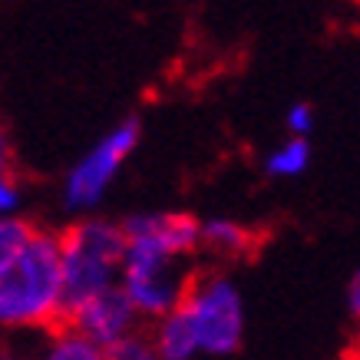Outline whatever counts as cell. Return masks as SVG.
<instances>
[{
    "label": "cell",
    "instance_id": "3",
    "mask_svg": "<svg viewBox=\"0 0 360 360\" xmlns=\"http://www.w3.org/2000/svg\"><path fill=\"white\" fill-rule=\"evenodd\" d=\"M188 321L195 328L198 350L235 354L245 338V304L238 288L225 274H192L182 297Z\"/></svg>",
    "mask_w": 360,
    "mask_h": 360
},
{
    "label": "cell",
    "instance_id": "18",
    "mask_svg": "<svg viewBox=\"0 0 360 360\" xmlns=\"http://www.w3.org/2000/svg\"><path fill=\"white\" fill-rule=\"evenodd\" d=\"M357 4H360V0H357Z\"/></svg>",
    "mask_w": 360,
    "mask_h": 360
},
{
    "label": "cell",
    "instance_id": "2",
    "mask_svg": "<svg viewBox=\"0 0 360 360\" xmlns=\"http://www.w3.org/2000/svg\"><path fill=\"white\" fill-rule=\"evenodd\" d=\"M126 235L120 225L86 219L60 235V274H63V304L60 324H66L93 297L120 288Z\"/></svg>",
    "mask_w": 360,
    "mask_h": 360
},
{
    "label": "cell",
    "instance_id": "10",
    "mask_svg": "<svg viewBox=\"0 0 360 360\" xmlns=\"http://www.w3.org/2000/svg\"><path fill=\"white\" fill-rule=\"evenodd\" d=\"M33 225L23 219H0V268L4 264H11L23 248H27V241L33 238Z\"/></svg>",
    "mask_w": 360,
    "mask_h": 360
},
{
    "label": "cell",
    "instance_id": "1",
    "mask_svg": "<svg viewBox=\"0 0 360 360\" xmlns=\"http://www.w3.org/2000/svg\"><path fill=\"white\" fill-rule=\"evenodd\" d=\"M60 238L37 229L27 248L0 268V328H44L60 321Z\"/></svg>",
    "mask_w": 360,
    "mask_h": 360
},
{
    "label": "cell",
    "instance_id": "9",
    "mask_svg": "<svg viewBox=\"0 0 360 360\" xmlns=\"http://www.w3.org/2000/svg\"><path fill=\"white\" fill-rule=\"evenodd\" d=\"M44 360H103V347H96L93 340H86L77 330L63 328L53 338V344L46 347Z\"/></svg>",
    "mask_w": 360,
    "mask_h": 360
},
{
    "label": "cell",
    "instance_id": "4",
    "mask_svg": "<svg viewBox=\"0 0 360 360\" xmlns=\"http://www.w3.org/2000/svg\"><path fill=\"white\" fill-rule=\"evenodd\" d=\"M136 142H139V122L136 120H126L120 129H112L106 139L93 146L77 165H73V172L66 179V205L70 208H89L96 205L106 186L112 182V175L120 172V165L126 162V155L136 149Z\"/></svg>",
    "mask_w": 360,
    "mask_h": 360
},
{
    "label": "cell",
    "instance_id": "8",
    "mask_svg": "<svg viewBox=\"0 0 360 360\" xmlns=\"http://www.w3.org/2000/svg\"><path fill=\"white\" fill-rule=\"evenodd\" d=\"M202 245L219 258H248L258 251L262 241H258L255 229H245V225L229 219H215L202 225Z\"/></svg>",
    "mask_w": 360,
    "mask_h": 360
},
{
    "label": "cell",
    "instance_id": "12",
    "mask_svg": "<svg viewBox=\"0 0 360 360\" xmlns=\"http://www.w3.org/2000/svg\"><path fill=\"white\" fill-rule=\"evenodd\" d=\"M103 360H159V354H155L153 338H146V334L136 330L129 338H122L120 344L103 350Z\"/></svg>",
    "mask_w": 360,
    "mask_h": 360
},
{
    "label": "cell",
    "instance_id": "11",
    "mask_svg": "<svg viewBox=\"0 0 360 360\" xmlns=\"http://www.w3.org/2000/svg\"><path fill=\"white\" fill-rule=\"evenodd\" d=\"M311 159V146L304 139H291L288 146H281L278 153H271L268 159V172L271 175H297Z\"/></svg>",
    "mask_w": 360,
    "mask_h": 360
},
{
    "label": "cell",
    "instance_id": "16",
    "mask_svg": "<svg viewBox=\"0 0 360 360\" xmlns=\"http://www.w3.org/2000/svg\"><path fill=\"white\" fill-rule=\"evenodd\" d=\"M7 162H11V146H7V136L0 129V172L7 169Z\"/></svg>",
    "mask_w": 360,
    "mask_h": 360
},
{
    "label": "cell",
    "instance_id": "17",
    "mask_svg": "<svg viewBox=\"0 0 360 360\" xmlns=\"http://www.w3.org/2000/svg\"><path fill=\"white\" fill-rule=\"evenodd\" d=\"M0 360H17V357H11V354H0Z\"/></svg>",
    "mask_w": 360,
    "mask_h": 360
},
{
    "label": "cell",
    "instance_id": "6",
    "mask_svg": "<svg viewBox=\"0 0 360 360\" xmlns=\"http://www.w3.org/2000/svg\"><path fill=\"white\" fill-rule=\"evenodd\" d=\"M126 241H146L169 258H186L202 245V221L192 215H132L120 225Z\"/></svg>",
    "mask_w": 360,
    "mask_h": 360
},
{
    "label": "cell",
    "instance_id": "5",
    "mask_svg": "<svg viewBox=\"0 0 360 360\" xmlns=\"http://www.w3.org/2000/svg\"><path fill=\"white\" fill-rule=\"evenodd\" d=\"M136 321H139V314L129 304V297L122 295V288H110L106 295L93 297L79 307L77 314L66 321V328L106 350L112 344H120L122 338L136 334Z\"/></svg>",
    "mask_w": 360,
    "mask_h": 360
},
{
    "label": "cell",
    "instance_id": "7",
    "mask_svg": "<svg viewBox=\"0 0 360 360\" xmlns=\"http://www.w3.org/2000/svg\"><path fill=\"white\" fill-rule=\"evenodd\" d=\"M153 344H155V354L159 360H192L198 354V338H195V328L188 321L186 307L179 304L172 314H165L159 324H155V334H153Z\"/></svg>",
    "mask_w": 360,
    "mask_h": 360
},
{
    "label": "cell",
    "instance_id": "15",
    "mask_svg": "<svg viewBox=\"0 0 360 360\" xmlns=\"http://www.w3.org/2000/svg\"><path fill=\"white\" fill-rule=\"evenodd\" d=\"M347 307H350V314L360 321V271L354 274L347 284Z\"/></svg>",
    "mask_w": 360,
    "mask_h": 360
},
{
    "label": "cell",
    "instance_id": "13",
    "mask_svg": "<svg viewBox=\"0 0 360 360\" xmlns=\"http://www.w3.org/2000/svg\"><path fill=\"white\" fill-rule=\"evenodd\" d=\"M20 205V188L7 172H0V219H11Z\"/></svg>",
    "mask_w": 360,
    "mask_h": 360
},
{
    "label": "cell",
    "instance_id": "14",
    "mask_svg": "<svg viewBox=\"0 0 360 360\" xmlns=\"http://www.w3.org/2000/svg\"><path fill=\"white\" fill-rule=\"evenodd\" d=\"M311 122H314V112H311V106L307 103H297V106H291V112H288V126L295 132H307L311 129Z\"/></svg>",
    "mask_w": 360,
    "mask_h": 360
}]
</instances>
